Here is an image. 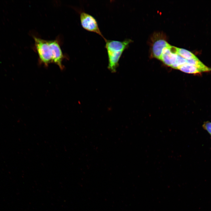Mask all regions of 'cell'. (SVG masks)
Segmentation results:
<instances>
[{"label": "cell", "mask_w": 211, "mask_h": 211, "mask_svg": "<svg viewBox=\"0 0 211 211\" xmlns=\"http://www.w3.org/2000/svg\"><path fill=\"white\" fill-rule=\"evenodd\" d=\"M132 40L127 39L121 41L114 40H106L105 48L107 51H124L128 47Z\"/></svg>", "instance_id": "obj_4"}, {"label": "cell", "mask_w": 211, "mask_h": 211, "mask_svg": "<svg viewBox=\"0 0 211 211\" xmlns=\"http://www.w3.org/2000/svg\"><path fill=\"white\" fill-rule=\"evenodd\" d=\"M202 126L203 129L207 131L211 136V122H205Z\"/></svg>", "instance_id": "obj_10"}, {"label": "cell", "mask_w": 211, "mask_h": 211, "mask_svg": "<svg viewBox=\"0 0 211 211\" xmlns=\"http://www.w3.org/2000/svg\"><path fill=\"white\" fill-rule=\"evenodd\" d=\"M80 20L82 27L85 30L95 33L101 36L105 40H107L101 31L96 19L92 15L84 12L80 13Z\"/></svg>", "instance_id": "obj_2"}, {"label": "cell", "mask_w": 211, "mask_h": 211, "mask_svg": "<svg viewBox=\"0 0 211 211\" xmlns=\"http://www.w3.org/2000/svg\"><path fill=\"white\" fill-rule=\"evenodd\" d=\"M124 51H107L108 64V69L112 72H116L118 62Z\"/></svg>", "instance_id": "obj_5"}, {"label": "cell", "mask_w": 211, "mask_h": 211, "mask_svg": "<svg viewBox=\"0 0 211 211\" xmlns=\"http://www.w3.org/2000/svg\"><path fill=\"white\" fill-rule=\"evenodd\" d=\"M181 71L187 73L191 74H200L202 71L194 66L186 63L179 67L178 69Z\"/></svg>", "instance_id": "obj_7"}, {"label": "cell", "mask_w": 211, "mask_h": 211, "mask_svg": "<svg viewBox=\"0 0 211 211\" xmlns=\"http://www.w3.org/2000/svg\"><path fill=\"white\" fill-rule=\"evenodd\" d=\"M177 51V47L170 45L163 50L160 60L166 65L171 67L176 61Z\"/></svg>", "instance_id": "obj_3"}, {"label": "cell", "mask_w": 211, "mask_h": 211, "mask_svg": "<svg viewBox=\"0 0 211 211\" xmlns=\"http://www.w3.org/2000/svg\"><path fill=\"white\" fill-rule=\"evenodd\" d=\"M170 45L164 39L159 38L153 42L152 47L153 56L160 60L163 50Z\"/></svg>", "instance_id": "obj_6"}, {"label": "cell", "mask_w": 211, "mask_h": 211, "mask_svg": "<svg viewBox=\"0 0 211 211\" xmlns=\"http://www.w3.org/2000/svg\"><path fill=\"white\" fill-rule=\"evenodd\" d=\"M186 63V59L178 54L175 63L171 67L173 68L178 69L179 67Z\"/></svg>", "instance_id": "obj_9"}, {"label": "cell", "mask_w": 211, "mask_h": 211, "mask_svg": "<svg viewBox=\"0 0 211 211\" xmlns=\"http://www.w3.org/2000/svg\"><path fill=\"white\" fill-rule=\"evenodd\" d=\"M33 37L40 62L46 66L54 63L63 69L62 62L64 56L58 41L46 40L35 36Z\"/></svg>", "instance_id": "obj_1"}, {"label": "cell", "mask_w": 211, "mask_h": 211, "mask_svg": "<svg viewBox=\"0 0 211 211\" xmlns=\"http://www.w3.org/2000/svg\"><path fill=\"white\" fill-rule=\"evenodd\" d=\"M177 52L178 55L186 59L197 57L190 51L183 48L177 47Z\"/></svg>", "instance_id": "obj_8"}]
</instances>
